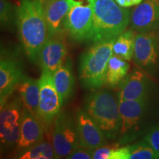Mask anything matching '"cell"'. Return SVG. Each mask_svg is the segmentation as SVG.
Instances as JSON below:
<instances>
[{
    "label": "cell",
    "instance_id": "cell-21",
    "mask_svg": "<svg viewBox=\"0 0 159 159\" xmlns=\"http://www.w3.org/2000/svg\"><path fill=\"white\" fill-rule=\"evenodd\" d=\"M136 34L133 30H125L116 38L113 45V53L129 61L134 57L135 39Z\"/></svg>",
    "mask_w": 159,
    "mask_h": 159
},
{
    "label": "cell",
    "instance_id": "cell-17",
    "mask_svg": "<svg viewBox=\"0 0 159 159\" xmlns=\"http://www.w3.org/2000/svg\"><path fill=\"white\" fill-rule=\"evenodd\" d=\"M149 80L142 71L134 70L124 79L117 94L118 100H136L148 97Z\"/></svg>",
    "mask_w": 159,
    "mask_h": 159
},
{
    "label": "cell",
    "instance_id": "cell-20",
    "mask_svg": "<svg viewBox=\"0 0 159 159\" xmlns=\"http://www.w3.org/2000/svg\"><path fill=\"white\" fill-rule=\"evenodd\" d=\"M129 68L130 64L127 60L113 54L107 66L105 84L111 88L117 86L126 77Z\"/></svg>",
    "mask_w": 159,
    "mask_h": 159
},
{
    "label": "cell",
    "instance_id": "cell-26",
    "mask_svg": "<svg viewBox=\"0 0 159 159\" xmlns=\"http://www.w3.org/2000/svg\"><path fill=\"white\" fill-rule=\"evenodd\" d=\"M94 150L80 147L67 157L68 159H93Z\"/></svg>",
    "mask_w": 159,
    "mask_h": 159
},
{
    "label": "cell",
    "instance_id": "cell-25",
    "mask_svg": "<svg viewBox=\"0 0 159 159\" xmlns=\"http://www.w3.org/2000/svg\"><path fill=\"white\" fill-rule=\"evenodd\" d=\"M144 140L150 145L155 152L159 156V123L147 134Z\"/></svg>",
    "mask_w": 159,
    "mask_h": 159
},
{
    "label": "cell",
    "instance_id": "cell-16",
    "mask_svg": "<svg viewBox=\"0 0 159 159\" xmlns=\"http://www.w3.org/2000/svg\"><path fill=\"white\" fill-rule=\"evenodd\" d=\"M44 125L39 117L24 108L19 142L16 145L17 154L37 144L43 139Z\"/></svg>",
    "mask_w": 159,
    "mask_h": 159
},
{
    "label": "cell",
    "instance_id": "cell-15",
    "mask_svg": "<svg viewBox=\"0 0 159 159\" xmlns=\"http://www.w3.org/2000/svg\"><path fill=\"white\" fill-rule=\"evenodd\" d=\"M21 63L15 58L1 54L0 62V102L3 105L13 94L23 76Z\"/></svg>",
    "mask_w": 159,
    "mask_h": 159
},
{
    "label": "cell",
    "instance_id": "cell-7",
    "mask_svg": "<svg viewBox=\"0 0 159 159\" xmlns=\"http://www.w3.org/2000/svg\"><path fill=\"white\" fill-rule=\"evenodd\" d=\"M39 82L40 97L38 117L44 126H49L61 112L62 105L53 83L52 75L42 71Z\"/></svg>",
    "mask_w": 159,
    "mask_h": 159
},
{
    "label": "cell",
    "instance_id": "cell-1",
    "mask_svg": "<svg viewBox=\"0 0 159 159\" xmlns=\"http://www.w3.org/2000/svg\"><path fill=\"white\" fill-rule=\"evenodd\" d=\"M19 35L25 54L33 63L48 39L43 0H20L16 10Z\"/></svg>",
    "mask_w": 159,
    "mask_h": 159
},
{
    "label": "cell",
    "instance_id": "cell-23",
    "mask_svg": "<svg viewBox=\"0 0 159 159\" xmlns=\"http://www.w3.org/2000/svg\"><path fill=\"white\" fill-rule=\"evenodd\" d=\"M128 159H156L159 156L145 141L128 145Z\"/></svg>",
    "mask_w": 159,
    "mask_h": 159
},
{
    "label": "cell",
    "instance_id": "cell-6",
    "mask_svg": "<svg viewBox=\"0 0 159 159\" xmlns=\"http://www.w3.org/2000/svg\"><path fill=\"white\" fill-rule=\"evenodd\" d=\"M52 144L57 158H67L80 147L76 120L65 112H60L53 122Z\"/></svg>",
    "mask_w": 159,
    "mask_h": 159
},
{
    "label": "cell",
    "instance_id": "cell-8",
    "mask_svg": "<svg viewBox=\"0 0 159 159\" xmlns=\"http://www.w3.org/2000/svg\"><path fill=\"white\" fill-rule=\"evenodd\" d=\"M93 25V8L91 4H80L72 7L67 13L63 27L73 41H89Z\"/></svg>",
    "mask_w": 159,
    "mask_h": 159
},
{
    "label": "cell",
    "instance_id": "cell-24",
    "mask_svg": "<svg viewBox=\"0 0 159 159\" xmlns=\"http://www.w3.org/2000/svg\"><path fill=\"white\" fill-rule=\"evenodd\" d=\"M13 18V7L7 0H0V21L1 26L5 27L9 26Z\"/></svg>",
    "mask_w": 159,
    "mask_h": 159
},
{
    "label": "cell",
    "instance_id": "cell-9",
    "mask_svg": "<svg viewBox=\"0 0 159 159\" xmlns=\"http://www.w3.org/2000/svg\"><path fill=\"white\" fill-rule=\"evenodd\" d=\"M134 59L144 70L149 72L156 70L159 63V36L156 32L137 33Z\"/></svg>",
    "mask_w": 159,
    "mask_h": 159
},
{
    "label": "cell",
    "instance_id": "cell-13",
    "mask_svg": "<svg viewBox=\"0 0 159 159\" xmlns=\"http://www.w3.org/2000/svg\"><path fill=\"white\" fill-rule=\"evenodd\" d=\"M131 27L139 33L159 30V0H144L134 10Z\"/></svg>",
    "mask_w": 159,
    "mask_h": 159
},
{
    "label": "cell",
    "instance_id": "cell-28",
    "mask_svg": "<svg viewBox=\"0 0 159 159\" xmlns=\"http://www.w3.org/2000/svg\"><path fill=\"white\" fill-rule=\"evenodd\" d=\"M115 1L119 6L123 7H129L134 5L130 0H115Z\"/></svg>",
    "mask_w": 159,
    "mask_h": 159
},
{
    "label": "cell",
    "instance_id": "cell-19",
    "mask_svg": "<svg viewBox=\"0 0 159 159\" xmlns=\"http://www.w3.org/2000/svg\"><path fill=\"white\" fill-rule=\"evenodd\" d=\"M52 80L63 106L70 98L74 90L75 78L71 71L70 61H66L59 67L52 75Z\"/></svg>",
    "mask_w": 159,
    "mask_h": 159
},
{
    "label": "cell",
    "instance_id": "cell-11",
    "mask_svg": "<svg viewBox=\"0 0 159 159\" xmlns=\"http://www.w3.org/2000/svg\"><path fill=\"white\" fill-rule=\"evenodd\" d=\"M75 120L80 147L95 150L106 145L107 137L86 111H77Z\"/></svg>",
    "mask_w": 159,
    "mask_h": 159
},
{
    "label": "cell",
    "instance_id": "cell-27",
    "mask_svg": "<svg viewBox=\"0 0 159 159\" xmlns=\"http://www.w3.org/2000/svg\"><path fill=\"white\" fill-rule=\"evenodd\" d=\"M114 148L103 146L95 149L93 159H113Z\"/></svg>",
    "mask_w": 159,
    "mask_h": 159
},
{
    "label": "cell",
    "instance_id": "cell-5",
    "mask_svg": "<svg viewBox=\"0 0 159 159\" xmlns=\"http://www.w3.org/2000/svg\"><path fill=\"white\" fill-rule=\"evenodd\" d=\"M21 99H7L1 105L0 112V141L1 150H11L16 147L19 142L20 128L24 111Z\"/></svg>",
    "mask_w": 159,
    "mask_h": 159
},
{
    "label": "cell",
    "instance_id": "cell-3",
    "mask_svg": "<svg viewBox=\"0 0 159 159\" xmlns=\"http://www.w3.org/2000/svg\"><path fill=\"white\" fill-rule=\"evenodd\" d=\"M116 39L93 43L80 56L79 78L85 89H97L105 84L107 66Z\"/></svg>",
    "mask_w": 159,
    "mask_h": 159
},
{
    "label": "cell",
    "instance_id": "cell-29",
    "mask_svg": "<svg viewBox=\"0 0 159 159\" xmlns=\"http://www.w3.org/2000/svg\"><path fill=\"white\" fill-rule=\"evenodd\" d=\"M130 1L134 5H138L140 3L142 2L143 0H130Z\"/></svg>",
    "mask_w": 159,
    "mask_h": 159
},
{
    "label": "cell",
    "instance_id": "cell-10",
    "mask_svg": "<svg viewBox=\"0 0 159 159\" xmlns=\"http://www.w3.org/2000/svg\"><path fill=\"white\" fill-rule=\"evenodd\" d=\"M43 11L49 38L62 36L64 33L63 21L67 13L74 6L83 4L76 0H43Z\"/></svg>",
    "mask_w": 159,
    "mask_h": 159
},
{
    "label": "cell",
    "instance_id": "cell-12",
    "mask_svg": "<svg viewBox=\"0 0 159 159\" xmlns=\"http://www.w3.org/2000/svg\"><path fill=\"white\" fill-rule=\"evenodd\" d=\"M66 54V46L62 36L48 38L40 52L38 63L42 71L52 75L64 63Z\"/></svg>",
    "mask_w": 159,
    "mask_h": 159
},
{
    "label": "cell",
    "instance_id": "cell-2",
    "mask_svg": "<svg viewBox=\"0 0 159 159\" xmlns=\"http://www.w3.org/2000/svg\"><path fill=\"white\" fill-rule=\"evenodd\" d=\"M93 8V25L89 41L93 43L116 39L126 30L130 11L115 0H87Z\"/></svg>",
    "mask_w": 159,
    "mask_h": 159
},
{
    "label": "cell",
    "instance_id": "cell-18",
    "mask_svg": "<svg viewBox=\"0 0 159 159\" xmlns=\"http://www.w3.org/2000/svg\"><path fill=\"white\" fill-rule=\"evenodd\" d=\"M16 89L19 93L25 108L38 116L40 97L39 80L24 75Z\"/></svg>",
    "mask_w": 159,
    "mask_h": 159
},
{
    "label": "cell",
    "instance_id": "cell-22",
    "mask_svg": "<svg viewBox=\"0 0 159 159\" xmlns=\"http://www.w3.org/2000/svg\"><path fill=\"white\" fill-rule=\"evenodd\" d=\"M16 158L19 159H52L57 158L52 142L43 139L37 144L17 154Z\"/></svg>",
    "mask_w": 159,
    "mask_h": 159
},
{
    "label": "cell",
    "instance_id": "cell-14",
    "mask_svg": "<svg viewBox=\"0 0 159 159\" xmlns=\"http://www.w3.org/2000/svg\"><path fill=\"white\" fill-rule=\"evenodd\" d=\"M121 126L119 136L127 137L138 128L148 105V97L136 100H118Z\"/></svg>",
    "mask_w": 159,
    "mask_h": 159
},
{
    "label": "cell",
    "instance_id": "cell-4",
    "mask_svg": "<svg viewBox=\"0 0 159 159\" xmlns=\"http://www.w3.org/2000/svg\"><path fill=\"white\" fill-rule=\"evenodd\" d=\"M85 111L107 139H114L119 135L121 119L118 99L110 91L102 90L89 95L85 99Z\"/></svg>",
    "mask_w": 159,
    "mask_h": 159
}]
</instances>
